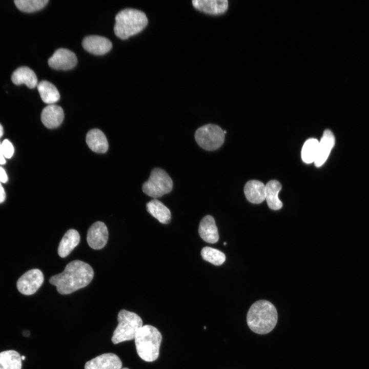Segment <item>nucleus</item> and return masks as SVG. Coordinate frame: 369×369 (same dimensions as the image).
I'll return each instance as SVG.
<instances>
[{
	"label": "nucleus",
	"instance_id": "9",
	"mask_svg": "<svg viewBox=\"0 0 369 369\" xmlns=\"http://www.w3.org/2000/svg\"><path fill=\"white\" fill-rule=\"evenodd\" d=\"M77 59L72 51L65 48L56 50L48 59V65L54 69L67 70L74 68Z\"/></svg>",
	"mask_w": 369,
	"mask_h": 369
},
{
	"label": "nucleus",
	"instance_id": "5",
	"mask_svg": "<svg viewBox=\"0 0 369 369\" xmlns=\"http://www.w3.org/2000/svg\"><path fill=\"white\" fill-rule=\"evenodd\" d=\"M117 320L118 323L111 339L114 344L134 339L137 332L143 326L139 316L126 310L119 311Z\"/></svg>",
	"mask_w": 369,
	"mask_h": 369
},
{
	"label": "nucleus",
	"instance_id": "13",
	"mask_svg": "<svg viewBox=\"0 0 369 369\" xmlns=\"http://www.w3.org/2000/svg\"><path fill=\"white\" fill-rule=\"evenodd\" d=\"M64 118L63 109L59 106L49 105L44 108L41 113V120L45 127L49 129L58 127Z\"/></svg>",
	"mask_w": 369,
	"mask_h": 369
},
{
	"label": "nucleus",
	"instance_id": "33",
	"mask_svg": "<svg viewBox=\"0 0 369 369\" xmlns=\"http://www.w3.org/2000/svg\"><path fill=\"white\" fill-rule=\"evenodd\" d=\"M25 358H26L25 356H21V359H22V360H25Z\"/></svg>",
	"mask_w": 369,
	"mask_h": 369
},
{
	"label": "nucleus",
	"instance_id": "22",
	"mask_svg": "<svg viewBox=\"0 0 369 369\" xmlns=\"http://www.w3.org/2000/svg\"><path fill=\"white\" fill-rule=\"evenodd\" d=\"M281 187V183L276 180H270L265 185V200L269 207L273 210H278L282 207V203L278 197Z\"/></svg>",
	"mask_w": 369,
	"mask_h": 369
},
{
	"label": "nucleus",
	"instance_id": "11",
	"mask_svg": "<svg viewBox=\"0 0 369 369\" xmlns=\"http://www.w3.org/2000/svg\"><path fill=\"white\" fill-rule=\"evenodd\" d=\"M122 362L115 354H102L87 361L85 369H121Z\"/></svg>",
	"mask_w": 369,
	"mask_h": 369
},
{
	"label": "nucleus",
	"instance_id": "24",
	"mask_svg": "<svg viewBox=\"0 0 369 369\" xmlns=\"http://www.w3.org/2000/svg\"><path fill=\"white\" fill-rule=\"evenodd\" d=\"M21 356L14 350L0 353V369H21Z\"/></svg>",
	"mask_w": 369,
	"mask_h": 369
},
{
	"label": "nucleus",
	"instance_id": "7",
	"mask_svg": "<svg viewBox=\"0 0 369 369\" xmlns=\"http://www.w3.org/2000/svg\"><path fill=\"white\" fill-rule=\"evenodd\" d=\"M225 134L222 129L214 124H208L199 128L195 133L197 144L207 151L219 148L224 141Z\"/></svg>",
	"mask_w": 369,
	"mask_h": 369
},
{
	"label": "nucleus",
	"instance_id": "2",
	"mask_svg": "<svg viewBox=\"0 0 369 369\" xmlns=\"http://www.w3.org/2000/svg\"><path fill=\"white\" fill-rule=\"evenodd\" d=\"M277 319L278 314L275 306L265 300L254 302L249 309L247 316L249 328L258 334H265L272 331L276 325Z\"/></svg>",
	"mask_w": 369,
	"mask_h": 369
},
{
	"label": "nucleus",
	"instance_id": "32",
	"mask_svg": "<svg viewBox=\"0 0 369 369\" xmlns=\"http://www.w3.org/2000/svg\"><path fill=\"white\" fill-rule=\"evenodd\" d=\"M3 128L1 124H0V138L3 136Z\"/></svg>",
	"mask_w": 369,
	"mask_h": 369
},
{
	"label": "nucleus",
	"instance_id": "21",
	"mask_svg": "<svg viewBox=\"0 0 369 369\" xmlns=\"http://www.w3.org/2000/svg\"><path fill=\"white\" fill-rule=\"evenodd\" d=\"M147 210L161 223L168 224L171 220L170 211L157 199H153L147 203Z\"/></svg>",
	"mask_w": 369,
	"mask_h": 369
},
{
	"label": "nucleus",
	"instance_id": "19",
	"mask_svg": "<svg viewBox=\"0 0 369 369\" xmlns=\"http://www.w3.org/2000/svg\"><path fill=\"white\" fill-rule=\"evenodd\" d=\"M11 80L16 85L25 84L30 89L37 86V78L35 73L30 68L26 66L16 69L12 74Z\"/></svg>",
	"mask_w": 369,
	"mask_h": 369
},
{
	"label": "nucleus",
	"instance_id": "28",
	"mask_svg": "<svg viewBox=\"0 0 369 369\" xmlns=\"http://www.w3.org/2000/svg\"><path fill=\"white\" fill-rule=\"evenodd\" d=\"M1 147L5 157L10 158L14 153V148L11 142L8 139H5L1 144Z\"/></svg>",
	"mask_w": 369,
	"mask_h": 369
},
{
	"label": "nucleus",
	"instance_id": "34",
	"mask_svg": "<svg viewBox=\"0 0 369 369\" xmlns=\"http://www.w3.org/2000/svg\"><path fill=\"white\" fill-rule=\"evenodd\" d=\"M121 369H129V368H127V367H124V368H121Z\"/></svg>",
	"mask_w": 369,
	"mask_h": 369
},
{
	"label": "nucleus",
	"instance_id": "18",
	"mask_svg": "<svg viewBox=\"0 0 369 369\" xmlns=\"http://www.w3.org/2000/svg\"><path fill=\"white\" fill-rule=\"evenodd\" d=\"M86 142L89 148L96 153H105L108 149V142L105 135L97 129L91 130L87 133Z\"/></svg>",
	"mask_w": 369,
	"mask_h": 369
},
{
	"label": "nucleus",
	"instance_id": "14",
	"mask_svg": "<svg viewBox=\"0 0 369 369\" xmlns=\"http://www.w3.org/2000/svg\"><path fill=\"white\" fill-rule=\"evenodd\" d=\"M334 145L335 137L333 133L329 129L325 130L319 142L317 157L314 161L316 167H320L324 164Z\"/></svg>",
	"mask_w": 369,
	"mask_h": 369
},
{
	"label": "nucleus",
	"instance_id": "29",
	"mask_svg": "<svg viewBox=\"0 0 369 369\" xmlns=\"http://www.w3.org/2000/svg\"><path fill=\"white\" fill-rule=\"evenodd\" d=\"M8 181V176L5 170L0 167V182L6 183Z\"/></svg>",
	"mask_w": 369,
	"mask_h": 369
},
{
	"label": "nucleus",
	"instance_id": "15",
	"mask_svg": "<svg viewBox=\"0 0 369 369\" xmlns=\"http://www.w3.org/2000/svg\"><path fill=\"white\" fill-rule=\"evenodd\" d=\"M198 233L206 242L214 243L218 241V229L214 218L211 215L204 217L200 222Z\"/></svg>",
	"mask_w": 369,
	"mask_h": 369
},
{
	"label": "nucleus",
	"instance_id": "30",
	"mask_svg": "<svg viewBox=\"0 0 369 369\" xmlns=\"http://www.w3.org/2000/svg\"><path fill=\"white\" fill-rule=\"evenodd\" d=\"M6 198V194L4 189L0 182V203L3 202Z\"/></svg>",
	"mask_w": 369,
	"mask_h": 369
},
{
	"label": "nucleus",
	"instance_id": "23",
	"mask_svg": "<svg viewBox=\"0 0 369 369\" xmlns=\"http://www.w3.org/2000/svg\"><path fill=\"white\" fill-rule=\"evenodd\" d=\"M37 86L40 96L45 103L52 105L59 99L60 95L58 90L50 82L42 80Z\"/></svg>",
	"mask_w": 369,
	"mask_h": 369
},
{
	"label": "nucleus",
	"instance_id": "35",
	"mask_svg": "<svg viewBox=\"0 0 369 369\" xmlns=\"http://www.w3.org/2000/svg\"><path fill=\"white\" fill-rule=\"evenodd\" d=\"M223 244H224V245H226V244H227V243H226V242H224Z\"/></svg>",
	"mask_w": 369,
	"mask_h": 369
},
{
	"label": "nucleus",
	"instance_id": "25",
	"mask_svg": "<svg viewBox=\"0 0 369 369\" xmlns=\"http://www.w3.org/2000/svg\"><path fill=\"white\" fill-rule=\"evenodd\" d=\"M319 141L316 138H309L303 144L301 150V158L303 162L311 163L315 161Z\"/></svg>",
	"mask_w": 369,
	"mask_h": 369
},
{
	"label": "nucleus",
	"instance_id": "26",
	"mask_svg": "<svg viewBox=\"0 0 369 369\" xmlns=\"http://www.w3.org/2000/svg\"><path fill=\"white\" fill-rule=\"evenodd\" d=\"M201 255L203 259L215 265H220L225 260V256L223 252L209 247L201 250Z\"/></svg>",
	"mask_w": 369,
	"mask_h": 369
},
{
	"label": "nucleus",
	"instance_id": "4",
	"mask_svg": "<svg viewBox=\"0 0 369 369\" xmlns=\"http://www.w3.org/2000/svg\"><path fill=\"white\" fill-rule=\"evenodd\" d=\"M147 24L148 18L143 12L125 9L116 14L114 31L118 37L126 39L141 32Z\"/></svg>",
	"mask_w": 369,
	"mask_h": 369
},
{
	"label": "nucleus",
	"instance_id": "31",
	"mask_svg": "<svg viewBox=\"0 0 369 369\" xmlns=\"http://www.w3.org/2000/svg\"><path fill=\"white\" fill-rule=\"evenodd\" d=\"M5 158V157L3 154L2 150L1 143L0 142V165H4L6 163V160Z\"/></svg>",
	"mask_w": 369,
	"mask_h": 369
},
{
	"label": "nucleus",
	"instance_id": "1",
	"mask_svg": "<svg viewBox=\"0 0 369 369\" xmlns=\"http://www.w3.org/2000/svg\"><path fill=\"white\" fill-rule=\"evenodd\" d=\"M93 276V270L89 264L76 260L69 263L62 273L52 276L49 282L56 286L59 294H69L86 286Z\"/></svg>",
	"mask_w": 369,
	"mask_h": 369
},
{
	"label": "nucleus",
	"instance_id": "17",
	"mask_svg": "<svg viewBox=\"0 0 369 369\" xmlns=\"http://www.w3.org/2000/svg\"><path fill=\"white\" fill-rule=\"evenodd\" d=\"M244 193L250 202L260 203L265 199V185L259 180L248 181L244 186Z\"/></svg>",
	"mask_w": 369,
	"mask_h": 369
},
{
	"label": "nucleus",
	"instance_id": "16",
	"mask_svg": "<svg viewBox=\"0 0 369 369\" xmlns=\"http://www.w3.org/2000/svg\"><path fill=\"white\" fill-rule=\"evenodd\" d=\"M192 4L196 9L213 15L224 13L228 7L227 0H193Z\"/></svg>",
	"mask_w": 369,
	"mask_h": 369
},
{
	"label": "nucleus",
	"instance_id": "3",
	"mask_svg": "<svg viewBox=\"0 0 369 369\" xmlns=\"http://www.w3.org/2000/svg\"><path fill=\"white\" fill-rule=\"evenodd\" d=\"M134 340L137 353L141 359L153 362L158 358L162 336L157 328L150 325H143L137 332Z\"/></svg>",
	"mask_w": 369,
	"mask_h": 369
},
{
	"label": "nucleus",
	"instance_id": "10",
	"mask_svg": "<svg viewBox=\"0 0 369 369\" xmlns=\"http://www.w3.org/2000/svg\"><path fill=\"white\" fill-rule=\"evenodd\" d=\"M108 238L107 227L101 221L94 223L88 231L87 240L89 245L93 249L99 250L104 248Z\"/></svg>",
	"mask_w": 369,
	"mask_h": 369
},
{
	"label": "nucleus",
	"instance_id": "20",
	"mask_svg": "<svg viewBox=\"0 0 369 369\" xmlns=\"http://www.w3.org/2000/svg\"><path fill=\"white\" fill-rule=\"evenodd\" d=\"M80 236L75 229L68 230L61 239L58 248V254L62 258L67 257L78 244Z\"/></svg>",
	"mask_w": 369,
	"mask_h": 369
},
{
	"label": "nucleus",
	"instance_id": "6",
	"mask_svg": "<svg viewBox=\"0 0 369 369\" xmlns=\"http://www.w3.org/2000/svg\"><path fill=\"white\" fill-rule=\"evenodd\" d=\"M173 188V181L163 169L156 168L152 170L148 180L142 185L144 193L156 199L170 193Z\"/></svg>",
	"mask_w": 369,
	"mask_h": 369
},
{
	"label": "nucleus",
	"instance_id": "12",
	"mask_svg": "<svg viewBox=\"0 0 369 369\" xmlns=\"http://www.w3.org/2000/svg\"><path fill=\"white\" fill-rule=\"evenodd\" d=\"M83 48L94 55H103L112 48V43L108 38L98 35H90L84 38L82 42Z\"/></svg>",
	"mask_w": 369,
	"mask_h": 369
},
{
	"label": "nucleus",
	"instance_id": "27",
	"mask_svg": "<svg viewBox=\"0 0 369 369\" xmlns=\"http://www.w3.org/2000/svg\"><path fill=\"white\" fill-rule=\"evenodd\" d=\"M15 6L25 12H33L43 9L49 2L48 0H15Z\"/></svg>",
	"mask_w": 369,
	"mask_h": 369
},
{
	"label": "nucleus",
	"instance_id": "8",
	"mask_svg": "<svg viewBox=\"0 0 369 369\" xmlns=\"http://www.w3.org/2000/svg\"><path fill=\"white\" fill-rule=\"evenodd\" d=\"M44 282L42 271L34 269L28 271L17 281V288L23 294L30 295L34 294Z\"/></svg>",
	"mask_w": 369,
	"mask_h": 369
}]
</instances>
